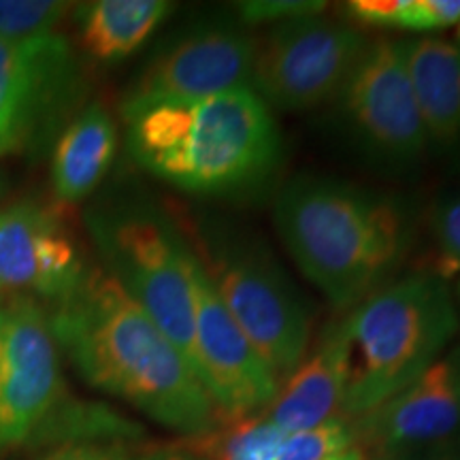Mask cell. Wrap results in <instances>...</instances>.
<instances>
[{"label":"cell","mask_w":460,"mask_h":460,"mask_svg":"<svg viewBox=\"0 0 460 460\" xmlns=\"http://www.w3.org/2000/svg\"><path fill=\"white\" fill-rule=\"evenodd\" d=\"M367 45L360 28L322 15L269 26L256 39L250 88L271 111H312L335 101Z\"/></svg>","instance_id":"cell-8"},{"label":"cell","mask_w":460,"mask_h":460,"mask_svg":"<svg viewBox=\"0 0 460 460\" xmlns=\"http://www.w3.org/2000/svg\"><path fill=\"white\" fill-rule=\"evenodd\" d=\"M286 433L267 416L224 420L220 427L197 437H183V452L197 460H275Z\"/></svg>","instance_id":"cell-19"},{"label":"cell","mask_w":460,"mask_h":460,"mask_svg":"<svg viewBox=\"0 0 460 460\" xmlns=\"http://www.w3.org/2000/svg\"><path fill=\"white\" fill-rule=\"evenodd\" d=\"M254 48L256 39L241 24H211L183 34L143 68L124 94L122 113L250 88Z\"/></svg>","instance_id":"cell-12"},{"label":"cell","mask_w":460,"mask_h":460,"mask_svg":"<svg viewBox=\"0 0 460 460\" xmlns=\"http://www.w3.org/2000/svg\"><path fill=\"white\" fill-rule=\"evenodd\" d=\"M407 0H352L345 4L356 24L376 28H402Z\"/></svg>","instance_id":"cell-26"},{"label":"cell","mask_w":460,"mask_h":460,"mask_svg":"<svg viewBox=\"0 0 460 460\" xmlns=\"http://www.w3.org/2000/svg\"><path fill=\"white\" fill-rule=\"evenodd\" d=\"M458 39H460V22H458Z\"/></svg>","instance_id":"cell-29"},{"label":"cell","mask_w":460,"mask_h":460,"mask_svg":"<svg viewBox=\"0 0 460 460\" xmlns=\"http://www.w3.org/2000/svg\"><path fill=\"white\" fill-rule=\"evenodd\" d=\"M84 96V66L66 37L0 39V158L65 130Z\"/></svg>","instance_id":"cell-9"},{"label":"cell","mask_w":460,"mask_h":460,"mask_svg":"<svg viewBox=\"0 0 460 460\" xmlns=\"http://www.w3.org/2000/svg\"><path fill=\"white\" fill-rule=\"evenodd\" d=\"M352 446H358L352 420L339 416L314 429L286 435L275 460H329Z\"/></svg>","instance_id":"cell-20"},{"label":"cell","mask_w":460,"mask_h":460,"mask_svg":"<svg viewBox=\"0 0 460 460\" xmlns=\"http://www.w3.org/2000/svg\"><path fill=\"white\" fill-rule=\"evenodd\" d=\"M188 460H197V458H192V456H190V458H188Z\"/></svg>","instance_id":"cell-31"},{"label":"cell","mask_w":460,"mask_h":460,"mask_svg":"<svg viewBox=\"0 0 460 460\" xmlns=\"http://www.w3.org/2000/svg\"><path fill=\"white\" fill-rule=\"evenodd\" d=\"M352 424L356 444L362 441L388 458L460 435V345Z\"/></svg>","instance_id":"cell-14"},{"label":"cell","mask_w":460,"mask_h":460,"mask_svg":"<svg viewBox=\"0 0 460 460\" xmlns=\"http://www.w3.org/2000/svg\"><path fill=\"white\" fill-rule=\"evenodd\" d=\"M48 318L56 343L94 388L183 437L224 422L186 356L105 269H85Z\"/></svg>","instance_id":"cell-1"},{"label":"cell","mask_w":460,"mask_h":460,"mask_svg":"<svg viewBox=\"0 0 460 460\" xmlns=\"http://www.w3.org/2000/svg\"><path fill=\"white\" fill-rule=\"evenodd\" d=\"M194 254L224 307L281 384L312 343V312L261 237L228 220L197 228Z\"/></svg>","instance_id":"cell-5"},{"label":"cell","mask_w":460,"mask_h":460,"mask_svg":"<svg viewBox=\"0 0 460 460\" xmlns=\"http://www.w3.org/2000/svg\"><path fill=\"white\" fill-rule=\"evenodd\" d=\"M348 386L341 416L356 420L422 376L460 331L450 286L418 271L379 288L343 315Z\"/></svg>","instance_id":"cell-4"},{"label":"cell","mask_w":460,"mask_h":460,"mask_svg":"<svg viewBox=\"0 0 460 460\" xmlns=\"http://www.w3.org/2000/svg\"><path fill=\"white\" fill-rule=\"evenodd\" d=\"M84 407L66 390L58 343L41 303L0 301V458L24 446H49Z\"/></svg>","instance_id":"cell-7"},{"label":"cell","mask_w":460,"mask_h":460,"mask_svg":"<svg viewBox=\"0 0 460 460\" xmlns=\"http://www.w3.org/2000/svg\"><path fill=\"white\" fill-rule=\"evenodd\" d=\"M456 296H458V303H460V279H458V284H456Z\"/></svg>","instance_id":"cell-28"},{"label":"cell","mask_w":460,"mask_h":460,"mask_svg":"<svg viewBox=\"0 0 460 460\" xmlns=\"http://www.w3.org/2000/svg\"><path fill=\"white\" fill-rule=\"evenodd\" d=\"M429 233L441 262V278L460 273V192L435 200L429 211Z\"/></svg>","instance_id":"cell-23"},{"label":"cell","mask_w":460,"mask_h":460,"mask_svg":"<svg viewBox=\"0 0 460 460\" xmlns=\"http://www.w3.org/2000/svg\"><path fill=\"white\" fill-rule=\"evenodd\" d=\"M329 4L324 0H245L237 4L241 26H275L303 17L322 15Z\"/></svg>","instance_id":"cell-24"},{"label":"cell","mask_w":460,"mask_h":460,"mask_svg":"<svg viewBox=\"0 0 460 460\" xmlns=\"http://www.w3.org/2000/svg\"><path fill=\"white\" fill-rule=\"evenodd\" d=\"M401 48L429 146H454L460 141V48L430 37L401 41Z\"/></svg>","instance_id":"cell-16"},{"label":"cell","mask_w":460,"mask_h":460,"mask_svg":"<svg viewBox=\"0 0 460 460\" xmlns=\"http://www.w3.org/2000/svg\"><path fill=\"white\" fill-rule=\"evenodd\" d=\"M135 163L200 197H247L278 175L284 139L252 88L192 101H164L122 113Z\"/></svg>","instance_id":"cell-3"},{"label":"cell","mask_w":460,"mask_h":460,"mask_svg":"<svg viewBox=\"0 0 460 460\" xmlns=\"http://www.w3.org/2000/svg\"><path fill=\"white\" fill-rule=\"evenodd\" d=\"M172 4L166 0H96L79 4L82 48L99 62H119L135 54L158 31Z\"/></svg>","instance_id":"cell-18"},{"label":"cell","mask_w":460,"mask_h":460,"mask_svg":"<svg viewBox=\"0 0 460 460\" xmlns=\"http://www.w3.org/2000/svg\"><path fill=\"white\" fill-rule=\"evenodd\" d=\"M388 460H401V458H388Z\"/></svg>","instance_id":"cell-30"},{"label":"cell","mask_w":460,"mask_h":460,"mask_svg":"<svg viewBox=\"0 0 460 460\" xmlns=\"http://www.w3.org/2000/svg\"><path fill=\"white\" fill-rule=\"evenodd\" d=\"M181 444L158 446L141 441H82L58 446L39 460H188Z\"/></svg>","instance_id":"cell-21"},{"label":"cell","mask_w":460,"mask_h":460,"mask_svg":"<svg viewBox=\"0 0 460 460\" xmlns=\"http://www.w3.org/2000/svg\"><path fill=\"white\" fill-rule=\"evenodd\" d=\"M88 226L105 262L102 269L192 365L194 252L181 230L156 207L137 200L94 209Z\"/></svg>","instance_id":"cell-6"},{"label":"cell","mask_w":460,"mask_h":460,"mask_svg":"<svg viewBox=\"0 0 460 460\" xmlns=\"http://www.w3.org/2000/svg\"><path fill=\"white\" fill-rule=\"evenodd\" d=\"M460 22V0H407L402 31H446Z\"/></svg>","instance_id":"cell-25"},{"label":"cell","mask_w":460,"mask_h":460,"mask_svg":"<svg viewBox=\"0 0 460 460\" xmlns=\"http://www.w3.org/2000/svg\"><path fill=\"white\" fill-rule=\"evenodd\" d=\"M118 152V126L101 102H90L58 135L51 186L60 203L75 205L94 192Z\"/></svg>","instance_id":"cell-17"},{"label":"cell","mask_w":460,"mask_h":460,"mask_svg":"<svg viewBox=\"0 0 460 460\" xmlns=\"http://www.w3.org/2000/svg\"><path fill=\"white\" fill-rule=\"evenodd\" d=\"M73 4L54 0H0V39H31L54 32Z\"/></svg>","instance_id":"cell-22"},{"label":"cell","mask_w":460,"mask_h":460,"mask_svg":"<svg viewBox=\"0 0 460 460\" xmlns=\"http://www.w3.org/2000/svg\"><path fill=\"white\" fill-rule=\"evenodd\" d=\"M332 102L348 139L377 164L405 169L427 154L401 41H369Z\"/></svg>","instance_id":"cell-10"},{"label":"cell","mask_w":460,"mask_h":460,"mask_svg":"<svg viewBox=\"0 0 460 460\" xmlns=\"http://www.w3.org/2000/svg\"><path fill=\"white\" fill-rule=\"evenodd\" d=\"M329 460H367V454L360 446H352L349 450L339 452L335 456H331Z\"/></svg>","instance_id":"cell-27"},{"label":"cell","mask_w":460,"mask_h":460,"mask_svg":"<svg viewBox=\"0 0 460 460\" xmlns=\"http://www.w3.org/2000/svg\"><path fill=\"white\" fill-rule=\"evenodd\" d=\"M192 367L222 418H252L269 410L279 390L278 377L224 307L197 254L192 261Z\"/></svg>","instance_id":"cell-11"},{"label":"cell","mask_w":460,"mask_h":460,"mask_svg":"<svg viewBox=\"0 0 460 460\" xmlns=\"http://www.w3.org/2000/svg\"><path fill=\"white\" fill-rule=\"evenodd\" d=\"M273 222L298 271L345 314L396 279L418 233L399 194L326 175L284 183Z\"/></svg>","instance_id":"cell-2"},{"label":"cell","mask_w":460,"mask_h":460,"mask_svg":"<svg viewBox=\"0 0 460 460\" xmlns=\"http://www.w3.org/2000/svg\"><path fill=\"white\" fill-rule=\"evenodd\" d=\"M85 269L77 241L56 209L26 200L0 211V301H56L84 278Z\"/></svg>","instance_id":"cell-13"},{"label":"cell","mask_w":460,"mask_h":460,"mask_svg":"<svg viewBox=\"0 0 460 460\" xmlns=\"http://www.w3.org/2000/svg\"><path fill=\"white\" fill-rule=\"evenodd\" d=\"M348 356V331L341 315L326 326L312 352L279 384L267 418L281 433L292 435L341 416Z\"/></svg>","instance_id":"cell-15"}]
</instances>
